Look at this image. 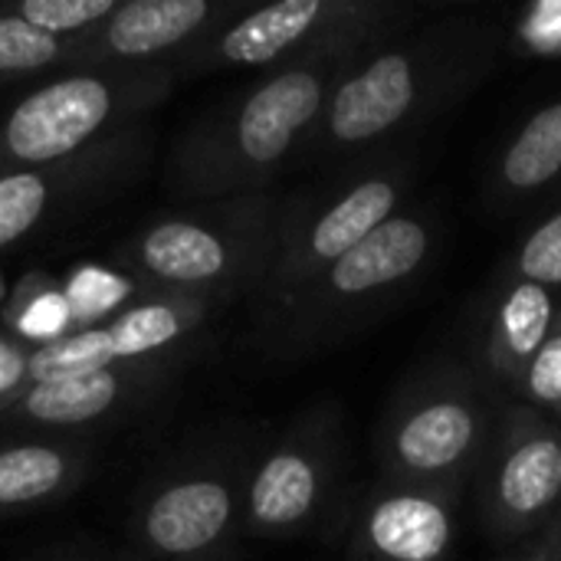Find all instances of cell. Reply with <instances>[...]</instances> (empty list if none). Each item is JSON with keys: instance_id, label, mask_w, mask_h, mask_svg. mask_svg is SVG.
<instances>
[{"instance_id": "9a60e30c", "label": "cell", "mask_w": 561, "mask_h": 561, "mask_svg": "<svg viewBox=\"0 0 561 561\" xmlns=\"http://www.w3.org/2000/svg\"><path fill=\"white\" fill-rule=\"evenodd\" d=\"M230 0H125L72 43L69 69L174 66L204 36L240 16Z\"/></svg>"}, {"instance_id": "8fae6325", "label": "cell", "mask_w": 561, "mask_h": 561, "mask_svg": "<svg viewBox=\"0 0 561 561\" xmlns=\"http://www.w3.org/2000/svg\"><path fill=\"white\" fill-rule=\"evenodd\" d=\"M339 457V421L329 411L293 424L256 463H250L240 533L256 539L306 533L332 503Z\"/></svg>"}, {"instance_id": "44dd1931", "label": "cell", "mask_w": 561, "mask_h": 561, "mask_svg": "<svg viewBox=\"0 0 561 561\" xmlns=\"http://www.w3.org/2000/svg\"><path fill=\"white\" fill-rule=\"evenodd\" d=\"M72 62V43L53 39L16 20L0 0V89L30 82L46 72H62Z\"/></svg>"}, {"instance_id": "ffe728a7", "label": "cell", "mask_w": 561, "mask_h": 561, "mask_svg": "<svg viewBox=\"0 0 561 561\" xmlns=\"http://www.w3.org/2000/svg\"><path fill=\"white\" fill-rule=\"evenodd\" d=\"M0 325H7L33 348L79 332L62 279H53L46 273H30L26 279H20V286L10 293L3 306Z\"/></svg>"}, {"instance_id": "3957f363", "label": "cell", "mask_w": 561, "mask_h": 561, "mask_svg": "<svg viewBox=\"0 0 561 561\" xmlns=\"http://www.w3.org/2000/svg\"><path fill=\"white\" fill-rule=\"evenodd\" d=\"M279 197L273 191L187 204L148 220L115 250V266L154 296L227 302L260 293L276 250Z\"/></svg>"}, {"instance_id": "e0dca14e", "label": "cell", "mask_w": 561, "mask_h": 561, "mask_svg": "<svg viewBox=\"0 0 561 561\" xmlns=\"http://www.w3.org/2000/svg\"><path fill=\"white\" fill-rule=\"evenodd\" d=\"M92 470L85 437H20L0 444V519L59 506Z\"/></svg>"}, {"instance_id": "d4e9b609", "label": "cell", "mask_w": 561, "mask_h": 561, "mask_svg": "<svg viewBox=\"0 0 561 561\" xmlns=\"http://www.w3.org/2000/svg\"><path fill=\"white\" fill-rule=\"evenodd\" d=\"M516 398L519 404H529L533 411L546 414L561 427V309L546 345L516 385Z\"/></svg>"}, {"instance_id": "f1b7e54d", "label": "cell", "mask_w": 561, "mask_h": 561, "mask_svg": "<svg viewBox=\"0 0 561 561\" xmlns=\"http://www.w3.org/2000/svg\"><path fill=\"white\" fill-rule=\"evenodd\" d=\"M0 299H3V279H0Z\"/></svg>"}, {"instance_id": "4dcf8cb0", "label": "cell", "mask_w": 561, "mask_h": 561, "mask_svg": "<svg viewBox=\"0 0 561 561\" xmlns=\"http://www.w3.org/2000/svg\"><path fill=\"white\" fill-rule=\"evenodd\" d=\"M79 561H82V559H79ZM85 561H95V559H85Z\"/></svg>"}, {"instance_id": "8992f818", "label": "cell", "mask_w": 561, "mask_h": 561, "mask_svg": "<svg viewBox=\"0 0 561 561\" xmlns=\"http://www.w3.org/2000/svg\"><path fill=\"white\" fill-rule=\"evenodd\" d=\"M434 250L437 217L421 207H404L299 293L260 312L270 342L283 355H302L348 335L404 296L427 270Z\"/></svg>"}, {"instance_id": "7a4b0ae2", "label": "cell", "mask_w": 561, "mask_h": 561, "mask_svg": "<svg viewBox=\"0 0 561 561\" xmlns=\"http://www.w3.org/2000/svg\"><path fill=\"white\" fill-rule=\"evenodd\" d=\"M352 62L329 59L270 69L197 115L168 148L164 191L184 204L270 191L283 168L302 158L335 82Z\"/></svg>"}, {"instance_id": "4fadbf2b", "label": "cell", "mask_w": 561, "mask_h": 561, "mask_svg": "<svg viewBox=\"0 0 561 561\" xmlns=\"http://www.w3.org/2000/svg\"><path fill=\"white\" fill-rule=\"evenodd\" d=\"M217 309L210 299L194 296H148L102 325L72 332L59 342L33 348L30 378L33 385L76 378L115 365L148 362L171 352H184L201 332L207 316Z\"/></svg>"}, {"instance_id": "484cf974", "label": "cell", "mask_w": 561, "mask_h": 561, "mask_svg": "<svg viewBox=\"0 0 561 561\" xmlns=\"http://www.w3.org/2000/svg\"><path fill=\"white\" fill-rule=\"evenodd\" d=\"M510 46L523 49L526 56H561V3L526 7L506 30V49Z\"/></svg>"}, {"instance_id": "2e32d148", "label": "cell", "mask_w": 561, "mask_h": 561, "mask_svg": "<svg viewBox=\"0 0 561 561\" xmlns=\"http://www.w3.org/2000/svg\"><path fill=\"white\" fill-rule=\"evenodd\" d=\"M460 490L381 483L355 526L352 561H450Z\"/></svg>"}, {"instance_id": "9c48e42d", "label": "cell", "mask_w": 561, "mask_h": 561, "mask_svg": "<svg viewBox=\"0 0 561 561\" xmlns=\"http://www.w3.org/2000/svg\"><path fill=\"white\" fill-rule=\"evenodd\" d=\"M250 467L240 457H194L138 496L131 561H210L243 526Z\"/></svg>"}, {"instance_id": "ba28073f", "label": "cell", "mask_w": 561, "mask_h": 561, "mask_svg": "<svg viewBox=\"0 0 561 561\" xmlns=\"http://www.w3.org/2000/svg\"><path fill=\"white\" fill-rule=\"evenodd\" d=\"M496 411L486 388L460 368L431 371L411 381L388 404L378 431V460L388 483L463 490L483 463Z\"/></svg>"}, {"instance_id": "cb8c5ba5", "label": "cell", "mask_w": 561, "mask_h": 561, "mask_svg": "<svg viewBox=\"0 0 561 561\" xmlns=\"http://www.w3.org/2000/svg\"><path fill=\"white\" fill-rule=\"evenodd\" d=\"M506 276H519L561 293V201L559 207L539 220L506 260Z\"/></svg>"}, {"instance_id": "6da1fadb", "label": "cell", "mask_w": 561, "mask_h": 561, "mask_svg": "<svg viewBox=\"0 0 561 561\" xmlns=\"http://www.w3.org/2000/svg\"><path fill=\"white\" fill-rule=\"evenodd\" d=\"M503 53L506 30L486 13L411 23L342 72L299 161L342 171L388 151L404 131L434 122L480 89Z\"/></svg>"}, {"instance_id": "83f0119b", "label": "cell", "mask_w": 561, "mask_h": 561, "mask_svg": "<svg viewBox=\"0 0 561 561\" xmlns=\"http://www.w3.org/2000/svg\"><path fill=\"white\" fill-rule=\"evenodd\" d=\"M513 561H561V513L529 536L526 549Z\"/></svg>"}, {"instance_id": "52a82bcc", "label": "cell", "mask_w": 561, "mask_h": 561, "mask_svg": "<svg viewBox=\"0 0 561 561\" xmlns=\"http://www.w3.org/2000/svg\"><path fill=\"white\" fill-rule=\"evenodd\" d=\"M414 191V161L385 158L358 161L339 171V178L293 194L279 204L276 250L263 289L256 293L260 312L279 306L378 227L398 217Z\"/></svg>"}, {"instance_id": "277c9868", "label": "cell", "mask_w": 561, "mask_h": 561, "mask_svg": "<svg viewBox=\"0 0 561 561\" xmlns=\"http://www.w3.org/2000/svg\"><path fill=\"white\" fill-rule=\"evenodd\" d=\"M171 66L62 69L0 118V174L76 158L145 118L174 89Z\"/></svg>"}, {"instance_id": "5b68a950", "label": "cell", "mask_w": 561, "mask_h": 561, "mask_svg": "<svg viewBox=\"0 0 561 561\" xmlns=\"http://www.w3.org/2000/svg\"><path fill=\"white\" fill-rule=\"evenodd\" d=\"M417 23L404 0H279L233 16L171 69L194 79L214 69H283L299 62L358 59L371 46Z\"/></svg>"}, {"instance_id": "7402d4cb", "label": "cell", "mask_w": 561, "mask_h": 561, "mask_svg": "<svg viewBox=\"0 0 561 561\" xmlns=\"http://www.w3.org/2000/svg\"><path fill=\"white\" fill-rule=\"evenodd\" d=\"M62 286H66L69 306L76 312L79 332L92 329V325H102L112 316L125 312L128 306L154 296L135 276L122 273L118 266H92V263H85L76 273H69L62 279Z\"/></svg>"}, {"instance_id": "5bb4252c", "label": "cell", "mask_w": 561, "mask_h": 561, "mask_svg": "<svg viewBox=\"0 0 561 561\" xmlns=\"http://www.w3.org/2000/svg\"><path fill=\"white\" fill-rule=\"evenodd\" d=\"M184 362V352H171L148 362L33 385L13 408L0 414V427L59 434L125 421L145 404H151L161 391H168V385L181 375Z\"/></svg>"}, {"instance_id": "4316f807", "label": "cell", "mask_w": 561, "mask_h": 561, "mask_svg": "<svg viewBox=\"0 0 561 561\" xmlns=\"http://www.w3.org/2000/svg\"><path fill=\"white\" fill-rule=\"evenodd\" d=\"M30 358H33V345H26L20 335L0 325V414L33 388Z\"/></svg>"}, {"instance_id": "ac0fdd59", "label": "cell", "mask_w": 561, "mask_h": 561, "mask_svg": "<svg viewBox=\"0 0 561 561\" xmlns=\"http://www.w3.org/2000/svg\"><path fill=\"white\" fill-rule=\"evenodd\" d=\"M559 309L561 293L519 276H506L486 332V368L500 385L516 391L526 368L546 345Z\"/></svg>"}, {"instance_id": "603a6c76", "label": "cell", "mask_w": 561, "mask_h": 561, "mask_svg": "<svg viewBox=\"0 0 561 561\" xmlns=\"http://www.w3.org/2000/svg\"><path fill=\"white\" fill-rule=\"evenodd\" d=\"M118 0H3V7L43 36L76 43L99 26Z\"/></svg>"}, {"instance_id": "30bf717a", "label": "cell", "mask_w": 561, "mask_h": 561, "mask_svg": "<svg viewBox=\"0 0 561 561\" xmlns=\"http://www.w3.org/2000/svg\"><path fill=\"white\" fill-rule=\"evenodd\" d=\"M151 154L148 128H128L76 158L0 174V250L131 184Z\"/></svg>"}, {"instance_id": "f546056e", "label": "cell", "mask_w": 561, "mask_h": 561, "mask_svg": "<svg viewBox=\"0 0 561 561\" xmlns=\"http://www.w3.org/2000/svg\"><path fill=\"white\" fill-rule=\"evenodd\" d=\"M210 561H224V559H210Z\"/></svg>"}, {"instance_id": "7c38bea8", "label": "cell", "mask_w": 561, "mask_h": 561, "mask_svg": "<svg viewBox=\"0 0 561 561\" xmlns=\"http://www.w3.org/2000/svg\"><path fill=\"white\" fill-rule=\"evenodd\" d=\"M480 510L500 539L539 533L561 513V427L529 404L500 414L480 473Z\"/></svg>"}, {"instance_id": "d6986e66", "label": "cell", "mask_w": 561, "mask_h": 561, "mask_svg": "<svg viewBox=\"0 0 561 561\" xmlns=\"http://www.w3.org/2000/svg\"><path fill=\"white\" fill-rule=\"evenodd\" d=\"M561 178V99L533 112L500 151L493 171V201L516 207Z\"/></svg>"}]
</instances>
